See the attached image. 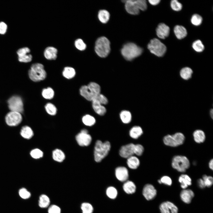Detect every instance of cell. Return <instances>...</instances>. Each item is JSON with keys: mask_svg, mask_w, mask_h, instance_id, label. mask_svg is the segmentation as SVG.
I'll use <instances>...</instances> for the list:
<instances>
[{"mask_svg": "<svg viewBox=\"0 0 213 213\" xmlns=\"http://www.w3.org/2000/svg\"><path fill=\"white\" fill-rule=\"evenodd\" d=\"M79 91L82 96L88 101H92L100 93L101 88L97 83L91 82L87 85L82 86Z\"/></svg>", "mask_w": 213, "mask_h": 213, "instance_id": "cell-1", "label": "cell"}, {"mask_svg": "<svg viewBox=\"0 0 213 213\" xmlns=\"http://www.w3.org/2000/svg\"><path fill=\"white\" fill-rule=\"evenodd\" d=\"M142 49L133 43H128L124 45L121 50V53L125 59L131 61L140 55Z\"/></svg>", "mask_w": 213, "mask_h": 213, "instance_id": "cell-2", "label": "cell"}, {"mask_svg": "<svg viewBox=\"0 0 213 213\" xmlns=\"http://www.w3.org/2000/svg\"><path fill=\"white\" fill-rule=\"evenodd\" d=\"M111 144L108 141L102 142L98 140L96 142L94 152L95 161L99 162L108 154L111 149Z\"/></svg>", "mask_w": 213, "mask_h": 213, "instance_id": "cell-3", "label": "cell"}, {"mask_svg": "<svg viewBox=\"0 0 213 213\" xmlns=\"http://www.w3.org/2000/svg\"><path fill=\"white\" fill-rule=\"evenodd\" d=\"M122 1L125 3L127 12L131 14H138L140 10L144 11L147 8L146 2L145 0H128Z\"/></svg>", "mask_w": 213, "mask_h": 213, "instance_id": "cell-4", "label": "cell"}, {"mask_svg": "<svg viewBox=\"0 0 213 213\" xmlns=\"http://www.w3.org/2000/svg\"><path fill=\"white\" fill-rule=\"evenodd\" d=\"M28 75L30 79L35 82L43 80L47 75L44 66L38 63L32 65L28 71Z\"/></svg>", "mask_w": 213, "mask_h": 213, "instance_id": "cell-5", "label": "cell"}, {"mask_svg": "<svg viewBox=\"0 0 213 213\" xmlns=\"http://www.w3.org/2000/svg\"><path fill=\"white\" fill-rule=\"evenodd\" d=\"M110 50V42L109 40L104 36L98 38L96 41L95 51L99 57L102 58L106 57Z\"/></svg>", "mask_w": 213, "mask_h": 213, "instance_id": "cell-6", "label": "cell"}, {"mask_svg": "<svg viewBox=\"0 0 213 213\" xmlns=\"http://www.w3.org/2000/svg\"><path fill=\"white\" fill-rule=\"evenodd\" d=\"M147 47L151 53L158 57L163 56L167 50L165 45L156 38L150 41Z\"/></svg>", "mask_w": 213, "mask_h": 213, "instance_id": "cell-7", "label": "cell"}, {"mask_svg": "<svg viewBox=\"0 0 213 213\" xmlns=\"http://www.w3.org/2000/svg\"><path fill=\"white\" fill-rule=\"evenodd\" d=\"M190 166L189 160L185 156L177 155L174 156L172 159V167L179 172H185Z\"/></svg>", "mask_w": 213, "mask_h": 213, "instance_id": "cell-8", "label": "cell"}, {"mask_svg": "<svg viewBox=\"0 0 213 213\" xmlns=\"http://www.w3.org/2000/svg\"><path fill=\"white\" fill-rule=\"evenodd\" d=\"M185 140L184 135L181 133L178 132L173 135L165 136L163 138V141L166 145L175 147L182 144Z\"/></svg>", "mask_w": 213, "mask_h": 213, "instance_id": "cell-9", "label": "cell"}, {"mask_svg": "<svg viewBox=\"0 0 213 213\" xmlns=\"http://www.w3.org/2000/svg\"><path fill=\"white\" fill-rule=\"evenodd\" d=\"M8 107L11 111L20 113L23 111V104L21 98L18 96H14L8 101Z\"/></svg>", "mask_w": 213, "mask_h": 213, "instance_id": "cell-10", "label": "cell"}, {"mask_svg": "<svg viewBox=\"0 0 213 213\" xmlns=\"http://www.w3.org/2000/svg\"><path fill=\"white\" fill-rule=\"evenodd\" d=\"M5 121L9 126H14L18 125L22 121V117L21 113L11 111L6 116Z\"/></svg>", "mask_w": 213, "mask_h": 213, "instance_id": "cell-11", "label": "cell"}, {"mask_svg": "<svg viewBox=\"0 0 213 213\" xmlns=\"http://www.w3.org/2000/svg\"><path fill=\"white\" fill-rule=\"evenodd\" d=\"M30 49L27 47H23L18 49L17 51L19 61L21 62L27 63L30 62L32 59V55L29 54Z\"/></svg>", "mask_w": 213, "mask_h": 213, "instance_id": "cell-12", "label": "cell"}, {"mask_svg": "<svg viewBox=\"0 0 213 213\" xmlns=\"http://www.w3.org/2000/svg\"><path fill=\"white\" fill-rule=\"evenodd\" d=\"M135 145L133 143H130L122 146L119 150L120 156L123 158H128L133 155L134 154Z\"/></svg>", "mask_w": 213, "mask_h": 213, "instance_id": "cell-13", "label": "cell"}, {"mask_svg": "<svg viewBox=\"0 0 213 213\" xmlns=\"http://www.w3.org/2000/svg\"><path fill=\"white\" fill-rule=\"evenodd\" d=\"M156 191L151 184H146L144 186L142 191L143 195L147 200L153 199L156 195Z\"/></svg>", "mask_w": 213, "mask_h": 213, "instance_id": "cell-14", "label": "cell"}, {"mask_svg": "<svg viewBox=\"0 0 213 213\" xmlns=\"http://www.w3.org/2000/svg\"><path fill=\"white\" fill-rule=\"evenodd\" d=\"M78 144L81 146H87L91 143L92 138L88 133H80L76 136Z\"/></svg>", "mask_w": 213, "mask_h": 213, "instance_id": "cell-15", "label": "cell"}, {"mask_svg": "<svg viewBox=\"0 0 213 213\" xmlns=\"http://www.w3.org/2000/svg\"><path fill=\"white\" fill-rule=\"evenodd\" d=\"M115 173L117 178L121 182H125L128 178V170L125 167L120 166L116 168Z\"/></svg>", "mask_w": 213, "mask_h": 213, "instance_id": "cell-16", "label": "cell"}, {"mask_svg": "<svg viewBox=\"0 0 213 213\" xmlns=\"http://www.w3.org/2000/svg\"><path fill=\"white\" fill-rule=\"evenodd\" d=\"M156 35L159 38L164 39L169 34L170 28L169 26L164 23H159L156 29Z\"/></svg>", "mask_w": 213, "mask_h": 213, "instance_id": "cell-17", "label": "cell"}, {"mask_svg": "<svg viewBox=\"0 0 213 213\" xmlns=\"http://www.w3.org/2000/svg\"><path fill=\"white\" fill-rule=\"evenodd\" d=\"M58 50L53 46L46 47L44 51L43 54L45 57L49 60H55L57 57Z\"/></svg>", "mask_w": 213, "mask_h": 213, "instance_id": "cell-18", "label": "cell"}, {"mask_svg": "<svg viewBox=\"0 0 213 213\" xmlns=\"http://www.w3.org/2000/svg\"><path fill=\"white\" fill-rule=\"evenodd\" d=\"M194 195L193 191L189 189H184L181 191L180 193V197L181 200L186 204H189L191 203Z\"/></svg>", "mask_w": 213, "mask_h": 213, "instance_id": "cell-19", "label": "cell"}, {"mask_svg": "<svg viewBox=\"0 0 213 213\" xmlns=\"http://www.w3.org/2000/svg\"><path fill=\"white\" fill-rule=\"evenodd\" d=\"M92 102V107L97 114L100 115H103L105 114L106 109L98 100L94 99Z\"/></svg>", "mask_w": 213, "mask_h": 213, "instance_id": "cell-20", "label": "cell"}, {"mask_svg": "<svg viewBox=\"0 0 213 213\" xmlns=\"http://www.w3.org/2000/svg\"><path fill=\"white\" fill-rule=\"evenodd\" d=\"M174 32L176 37L179 39L184 38L187 34V31L185 28L180 25H177L175 27Z\"/></svg>", "mask_w": 213, "mask_h": 213, "instance_id": "cell-21", "label": "cell"}, {"mask_svg": "<svg viewBox=\"0 0 213 213\" xmlns=\"http://www.w3.org/2000/svg\"><path fill=\"white\" fill-rule=\"evenodd\" d=\"M125 182L123 185L124 191L128 194L134 193L136 190V186L135 183L130 180H127Z\"/></svg>", "mask_w": 213, "mask_h": 213, "instance_id": "cell-22", "label": "cell"}, {"mask_svg": "<svg viewBox=\"0 0 213 213\" xmlns=\"http://www.w3.org/2000/svg\"><path fill=\"white\" fill-rule=\"evenodd\" d=\"M127 159V163L130 168L135 169L139 166L140 164V161L136 156L133 155Z\"/></svg>", "mask_w": 213, "mask_h": 213, "instance_id": "cell-23", "label": "cell"}, {"mask_svg": "<svg viewBox=\"0 0 213 213\" xmlns=\"http://www.w3.org/2000/svg\"><path fill=\"white\" fill-rule=\"evenodd\" d=\"M178 181L180 183L181 187L184 189L192 184L191 179L186 174L181 175L179 178Z\"/></svg>", "mask_w": 213, "mask_h": 213, "instance_id": "cell-24", "label": "cell"}, {"mask_svg": "<svg viewBox=\"0 0 213 213\" xmlns=\"http://www.w3.org/2000/svg\"><path fill=\"white\" fill-rule=\"evenodd\" d=\"M195 141L197 143L203 142L205 139V134L203 131L200 130H195L193 133Z\"/></svg>", "mask_w": 213, "mask_h": 213, "instance_id": "cell-25", "label": "cell"}, {"mask_svg": "<svg viewBox=\"0 0 213 213\" xmlns=\"http://www.w3.org/2000/svg\"><path fill=\"white\" fill-rule=\"evenodd\" d=\"M143 133L141 128L139 126H134L132 127L129 131V135L133 138L137 139Z\"/></svg>", "mask_w": 213, "mask_h": 213, "instance_id": "cell-26", "label": "cell"}, {"mask_svg": "<svg viewBox=\"0 0 213 213\" xmlns=\"http://www.w3.org/2000/svg\"><path fill=\"white\" fill-rule=\"evenodd\" d=\"M63 76L65 78L71 79L74 77L76 74L75 69L70 67H65L62 71Z\"/></svg>", "mask_w": 213, "mask_h": 213, "instance_id": "cell-27", "label": "cell"}, {"mask_svg": "<svg viewBox=\"0 0 213 213\" xmlns=\"http://www.w3.org/2000/svg\"><path fill=\"white\" fill-rule=\"evenodd\" d=\"M20 134L24 138L29 139L33 135V132L31 128L27 126L23 127L21 130Z\"/></svg>", "mask_w": 213, "mask_h": 213, "instance_id": "cell-28", "label": "cell"}, {"mask_svg": "<svg viewBox=\"0 0 213 213\" xmlns=\"http://www.w3.org/2000/svg\"><path fill=\"white\" fill-rule=\"evenodd\" d=\"M52 157L53 159L56 161L62 162L65 159V155L62 150L57 149L53 151Z\"/></svg>", "mask_w": 213, "mask_h": 213, "instance_id": "cell-29", "label": "cell"}, {"mask_svg": "<svg viewBox=\"0 0 213 213\" xmlns=\"http://www.w3.org/2000/svg\"><path fill=\"white\" fill-rule=\"evenodd\" d=\"M50 200L49 198L45 194H42L39 197L38 205L42 208H46L49 205Z\"/></svg>", "mask_w": 213, "mask_h": 213, "instance_id": "cell-30", "label": "cell"}, {"mask_svg": "<svg viewBox=\"0 0 213 213\" xmlns=\"http://www.w3.org/2000/svg\"><path fill=\"white\" fill-rule=\"evenodd\" d=\"M109 17L110 14L109 12L105 10H101L99 12L98 18L102 23H106L109 20Z\"/></svg>", "mask_w": 213, "mask_h": 213, "instance_id": "cell-31", "label": "cell"}, {"mask_svg": "<svg viewBox=\"0 0 213 213\" xmlns=\"http://www.w3.org/2000/svg\"><path fill=\"white\" fill-rule=\"evenodd\" d=\"M42 95L45 99H51L54 97V92L53 89L48 87L43 89L42 91Z\"/></svg>", "mask_w": 213, "mask_h": 213, "instance_id": "cell-32", "label": "cell"}, {"mask_svg": "<svg viewBox=\"0 0 213 213\" xmlns=\"http://www.w3.org/2000/svg\"><path fill=\"white\" fill-rule=\"evenodd\" d=\"M120 117L122 122L125 124L130 123L131 120V113L128 111H122L120 114Z\"/></svg>", "mask_w": 213, "mask_h": 213, "instance_id": "cell-33", "label": "cell"}, {"mask_svg": "<svg viewBox=\"0 0 213 213\" xmlns=\"http://www.w3.org/2000/svg\"><path fill=\"white\" fill-rule=\"evenodd\" d=\"M193 73L192 70L189 67H185L182 68L180 72L181 78L185 80H188L190 78Z\"/></svg>", "mask_w": 213, "mask_h": 213, "instance_id": "cell-34", "label": "cell"}, {"mask_svg": "<svg viewBox=\"0 0 213 213\" xmlns=\"http://www.w3.org/2000/svg\"><path fill=\"white\" fill-rule=\"evenodd\" d=\"M82 121L83 124L88 126H92L96 122L95 118L89 114L84 116L82 118Z\"/></svg>", "mask_w": 213, "mask_h": 213, "instance_id": "cell-35", "label": "cell"}, {"mask_svg": "<svg viewBox=\"0 0 213 213\" xmlns=\"http://www.w3.org/2000/svg\"><path fill=\"white\" fill-rule=\"evenodd\" d=\"M46 112L51 115H55L57 112V109L56 106L51 103H47L45 106Z\"/></svg>", "mask_w": 213, "mask_h": 213, "instance_id": "cell-36", "label": "cell"}, {"mask_svg": "<svg viewBox=\"0 0 213 213\" xmlns=\"http://www.w3.org/2000/svg\"><path fill=\"white\" fill-rule=\"evenodd\" d=\"M107 196L109 198L114 199L117 197V191L116 189L113 186L108 187L106 191Z\"/></svg>", "mask_w": 213, "mask_h": 213, "instance_id": "cell-37", "label": "cell"}, {"mask_svg": "<svg viewBox=\"0 0 213 213\" xmlns=\"http://www.w3.org/2000/svg\"><path fill=\"white\" fill-rule=\"evenodd\" d=\"M192 47L195 51L198 52H202L204 48L202 42L199 40L194 41L192 44Z\"/></svg>", "mask_w": 213, "mask_h": 213, "instance_id": "cell-38", "label": "cell"}, {"mask_svg": "<svg viewBox=\"0 0 213 213\" xmlns=\"http://www.w3.org/2000/svg\"><path fill=\"white\" fill-rule=\"evenodd\" d=\"M83 213H92L93 207L90 204L87 202L83 203L81 206Z\"/></svg>", "mask_w": 213, "mask_h": 213, "instance_id": "cell-39", "label": "cell"}, {"mask_svg": "<svg viewBox=\"0 0 213 213\" xmlns=\"http://www.w3.org/2000/svg\"><path fill=\"white\" fill-rule=\"evenodd\" d=\"M202 20V18L200 15L197 14H195L192 16L191 20L193 25L198 26L201 24Z\"/></svg>", "mask_w": 213, "mask_h": 213, "instance_id": "cell-40", "label": "cell"}, {"mask_svg": "<svg viewBox=\"0 0 213 213\" xmlns=\"http://www.w3.org/2000/svg\"><path fill=\"white\" fill-rule=\"evenodd\" d=\"M75 47L78 50L83 51L85 50L86 48V45L83 41L80 38L76 40L74 42Z\"/></svg>", "mask_w": 213, "mask_h": 213, "instance_id": "cell-41", "label": "cell"}, {"mask_svg": "<svg viewBox=\"0 0 213 213\" xmlns=\"http://www.w3.org/2000/svg\"><path fill=\"white\" fill-rule=\"evenodd\" d=\"M170 6L172 9L176 11H180L182 8V5L181 4L176 0L171 1Z\"/></svg>", "mask_w": 213, "mask_h": 213, "instance_id": "cell-42", "label": "cell"}, {"mask_svg": "<svg viewBox=\"0 0 213 213\" xmlns=\"http://www.w3.org/2000/svg\"><path fill=\"white\" fill-rule=\"evenodd\" d=\"M30 154L33 158L37 159L42 157L43 156V153L39 149H36L31 151Z\"/></svg>", "mask_w": 213, "mask_h": 213, "instance_id": "cell-43", "label": "cell"}, {"mask_svg": "<svg viewBox=\"0 0 213 213\" xmlns=\"http://www.w3.org/2000/svg\"><path fill=\"white\" fill-rule=\"evenodd\" d=\"M144 149L143 146L140 144H135L134 149V154L138 156H141L143 151Z\"/></svg>", "mask_w": 213, "mask_h": 213, "instance_id": "cell-44", "label": "cell"}, {"mask_svg": "<svg viewBox=\"0 0 213 213\" xmlns=\"http://www.w3.org/2000/svg\"><path fill=\"white\" fill-rule=\"evenodd\" d=\"M202 179L204 181L206 186L209 187L213 184V178L212 176L204 175L203 176Z\"/></svg>", "mask_w": 213, "mask_h": 213, "instance_id": "cell-45", "label": "cell"}, {"mask_svg": "<svg viewBox=\"0 0 213 213\" xmlns=\"http://www.w3.org/2000/svg\"><path fill=\"white\" fill-rule=\"evenodd\" d=\"M20 196L22 199H27L29 198L31 196L30 193L24 188L20 189L19 191Z\"/></svg>", "mask_w": 213, "mask_h": 213, "instance_id": "cell-46", "label": "cell"}, {"mask_svg": "<svg viewBox=\"0 0 213 213\" xmlns=\"http://www.w3.org/2000/svg\"><path fill=\"white\" fill-rule=\"evenodd\" d=\"M94 99L98 100L102 105L106 104L108 102L107 98L101 93L99 94Z\"/></svg>", "mask_w": 213, "mask_h": 213, "instance_id": "cell-47", "label": "cell"}, {"mask_svg": "<svg viewBox=\"0 0 213 213\" xmlns=\"http://www.w3.org/2000/svg\"><path fill=\"white\" fill-rule=\"evenodd\" d=\"M48 212V213H61V209L57 206L52 205L49 208Z\"/></svg>", "mask_w": 213, "mask_h": 213, "instance_id": "cell-48", "label": "cell"}, {"mask_svg": "<svg viewBox=\"0 0 213 213\" xmlns=\"http://www.w3.org/2000/svg\"><path fill=\"white\" fill-rule=\"evenodd\" d=\"M159 209L161 213H170L166 202H163L161 204Z\"/></svg>", "mask_w": 213, "mask_h": 213, "instance_id": "cell-49", "label": "cell"}, {"mask_svg": "<svg viewBox=\"0 0 213 213\" xmlns=\"http://www.w3.org/2000/svg\"><path fill=\"white\" fill-rule=\"evenodd\" d=\"M162 183L165 185L170 186L172 184V181L171 178L167 176H164L162 177L160 180Z\"/></svg>", "mask_w": 213, "mask_h": 213, "instance_id": "cell-50", "label": "cell"}, {"mask_svg": "<svg viewBox=\"0 0 213 213\" xmlns=\"http://www.w3.org/2000/svg\"><path fill=\"white\" fill-rule=\"evenodd\" d=\"M168 206L172 213H178V207L173 203L169 201L166 202Z\"/></svg>", "mask_w": 213, "mask_h": 213, "instance_id": "cell-51", "label": "cell"}, {"mask_svg": "<svg viewBox=\"0 0 213 213\" xmlns=\"http://www.w3.org/2000/svg\"><path fill=\"white\" fill-rule=\"evenodd\" d=\"M7 25L3 22H0V34H4L7 31Z\"/></svg>", "mask_w": 213, "mask_h": 213, "instance_id": "cell-52", "label": "cell"}, {"mask_svg": "<svg viewBox=\"0 0 213 213\" xmlns=\"http://www.w3.org/2000/svg\"><path fill=\"white\" fill-rule=\"evenodd\" d=\"M198 183L199 187L201 188H203L206 187L204 181L202 179H199L198 180Z\"/></svg>", "mask_w": 213, "mask_h": 213, "instance_id": "cell-53", "label": "cell"}, {"mask_svg": "<svg viewBox=\"0 0 213 213\" xmlns=\"http://www.w3.org/2000/svg\"><path fill=\"white\" fill-rule=\"evenodd\" d=\"M149 3L153 5H156L158 4L160 1V0H149Z\"/></svg>", "mask_w": 213, "mask_h": 213, "instance_id": "cell-54", "label": "cell"}, {"mask_svg": "<svg viewBox=\"0 0 213 213\" xmlns=\"http://www.w3.org/2000/svg\"><path fill=\"white\" fill-rule=\"evenodd\" d=\"M213 159H211L210 161H209V168L211 169L212 170H213Z\"/></svg>", "mask_w": 213, "mask_h": 213, "instance_id": "cell-55", "label": "cell"}, {"mask_svg": "<svg viewBox=\"0 0 213 213\" xmlns=\"http://www.w3.org/2000/svg\"><path fill=\"white\" fill-rule=\"evenodd\" d=\"M80 132L83 133H88V131L87 130L84 129L82 130Z\"/></svg>", "mask_w": 213, "mask_h": 213, "instance_id": "cell-56", "label": "cell"}, {"mask_svg": "<svg viewBox=\"0 0 213 213\" xmlns=\"http://www.w3.org/2000/svg\"><path fill=\"white\" fill-rule=\"evenodd\" d=\"M210 116L212 119H213V109H212L210 111Z\"/></svg>", "mask_w": 213, "mask_h": 213, "instance_id": "cell-57", "label": "cell"}, {"mask_svg": "<svg viewBox=\"0 0 213 213\" xmlns=\"http://www.w3.org/2000/svg\"><path fill=\"white\" fill-rule=\"evenodd\" d=\"M158 182L159 184H162L160 180H158Z\"/></svg>", "mask_w": 213, "mask_h": 213, "instance_id": "cell-58", "label": "cell"}]
</instances>
